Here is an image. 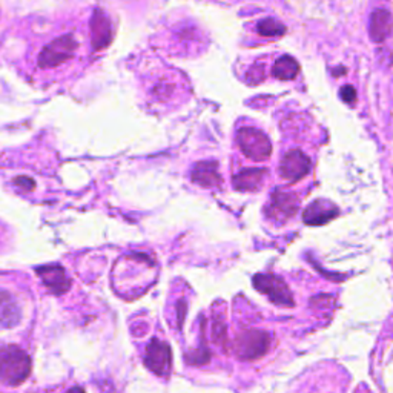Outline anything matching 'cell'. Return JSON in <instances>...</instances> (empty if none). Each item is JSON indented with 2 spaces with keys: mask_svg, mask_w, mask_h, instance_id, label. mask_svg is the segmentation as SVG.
I'll return each instance as SVG.
<instances>
[{
  "mask_svg": "<svg viewBox=\"0 0 393 393\" xmlns=\"http://www.w3.org/2000/svg\"><path fill=\"white\" fill-rule=\"evenodd\" d=\"M31 373V359L18 346L0 349V382L6 386H18Z\"/></svg>",
  "mask_w": 393,
  "mask_h": 393,
  "instance_id": "obj_1",
  "label": "cell"
},
{
  "mask_svg": "<svg viewBox=\"0 0 393 393\" xmlns=\"http://www.w3.org/2000/svg\"><path fill=\"white\" fill-rule=\"evenodd\" d=\"M237 145L250 160L264 162L272 154L271 140L266 134L257 128H241L237 132Z\"/></svg>",
  "mask_w": 393,
  "mask_h": 393,
  "instance_id": "obj_2",
  "label": "cell"
},
{
  "mask_svg": "<svg viewBox=\"0 0 393 393\" xmlns=\"http://www.w3.org/2000/svg\"><path fill=\"white\" fill-rule=\"evenodd\" d=\"M77 48L79 41L72 34L57 37L41 49L39 56V66L40 68H56V66L71 60Z\"/></svg>",
  "mask_w": 393,
  "mask_h": 393,
  "instance_id": "obj_3",
  "label": "cell"
},
{
  "mask_svg": "<svg viewBox=\"0 0 393 393\" xmlns=\"http://www.w3.org/2000/svg\"><path fill=\"white\" fill-rule=\"evenodd\" d=\"M271 335L262 330H247L238 335L236 344V354L241 359H257L264 356L271 349Z\"/></svg>",
  "mask_w": 393,
  "mask_h": 393,
  "instance_id": "obj_4",
  "label": "cell"
},
{
  "mask_svg": "<svg viewBox=\"0 0 393 393\" xmlns=\"http://www.w3.org/2000/svg\"><path fill=\"white\" fill-rule=\"evenodd\" d=\"M254 286L257 290H260L262 294L267 295V298H269L273 304L284 307H292L295 304L286 283L280 280L278 277H275V275H255Z\"/></svg>",
  "mask_w": 393,
  "mask_h": 393,
  "instance_id": "obj_5",
  "label": "cell"
},
{
  "mask_svg": "<svg viewBox=\"0 0 393 393\" xmlns=\"http://www.w3.org/2000/svg\"><path fill=\"white\" fill-rule=\"evenodd\" d=\"M145 364L158 376H168L172 367V354L168 342L153 338L146 349Z\"/></svg>",
  "mask_w": 393,
  "mask_h": 393,
  "instance_id": "obj_6",
  "label": "cell"
},
{
  "mask_svg": "<svg viewBox=\"0 0 393 393\" xmlns=\"http://www.w3.org/2000/svg\"><path fill=\"white\" fill-rule=\"evenodd\" d=\"M91 28V41H93V48L96 51H102V49L111 45L114 39V28L111 18L103 10L96 8L93 13V18L89 22Z\"/></svg>",
  "mask_w": 393,
  "mask_h": 393,
  "instance_id": "obj_7",
  "label": "cell"
},
{
  "mask_svg": "<svg viewBox=\"0 0 393 393\" xmlns=\"http://www.w3.org/2000/svg\"><path fill=\"white\" fill-rule=\"evenodd\" d=\"M311 168L312 163L309 160V157L301 153V150L295 149L283 157L280 165V175L284 180L294 183L306 177L311 172Z\"/></svg>",
  "mask_w": 393,
  "mask_h": 393,
  "instance_id": "obj_8",
  "label": "cell"
},
{
  "mask_svg": "<svg viewBox=\"0 0 393 393\" xmlns=\"http://www.w3.org/2000/svg\"><path fill=\"white\" fill-rule=\"evenodd\" d=\"M298 211V200L294 194L283 191H275L271 198V205L267 206V215L273 221L286 223Z\"/></svg>",
  "mask_w": 393,
  "mask_h": 393,
  "instance_id": "obj_9",
  "label": "cell"
},
{
  "mask_svg": "<svg viewBox=\"0 0 393 393\" xmlns=\"http://www.w3.org/2000/svg\"><path fill=\"white\" fill-rule=\"evenodd\" d=\"M340 209L337 205H333L329 200H315L312 205H309L306 211L303 212V220L306 224L318 226L326 224L338 217Z\"/></svg>",
  "mask_w": 393,
  "mask_h": 393,
  "instance_id": "obj_10",
  "label": "cell"
},
{
  "mask_svg": "<svg viewBox=\"0 0 393 393\" xmlns=\"http://www.w3.org/2000/svg\"><path fill=\"white\" fill-rule=\"evenodd\" d=\"M37 275L45 286L56 295H62L70 289V280L66 277L63 267L60 266H44L39 267Z\"/></svg>",
  "mask_w": 393,
  "mask_h": 393,
  "instance_id": "obj_11",
  "label": "cell"
},
{
  "mask_svg": "<svg viewBox=\"0 0 393 393\" xmlns=\"http://www.w3.org/2000/svg\"><path fill=\"white\" fill-rule=\"evenodd\" d=\"M369 34L376 44H382L392 34V14L389 10L378 8L371 15Z\"/></svg>",
  "mask_w": 393,
  "mask_h": 393,
  "instance_id": "obj_12",
  "label": "cell"
},
{
  "mask_svg": "<svg viewBox=\"0 0 393 393\" xmlns=\"http://www.w3.org/2000/svg\"><path fill=\"white\" fill-rule=\"evenodd\" d=\"M192 181L203 188H215L221 183V175L219 174V163L217 162H200L192 169Z\"/></svg>",
  "mask_w": 393,
  "mask_h": 393,
  "instance_id": "obj_13",
  "label": "cell"
},
{
  "mask_svg": "<svg viewBox=\"0 0 393 393\" xmlns=\"http://www.w3.org/2000/svg\"><path fill=\"white\" fill-rule=\"evenodd\" d=\"M266 169H245L238 172L236 177H233V186L237 191L241 192H254L263 188V183L266 179Z\"/></svg>",
  "mask_w": 393,
  "mask_h": 393,
  "instance_id": "obj_14",
  "label": "cell"
},
{
  "mask_svg": "<svg viewBox=\"0 0 393 393\" xmlns=\"http://www.w3.org/2000/svg\"><path fill=\"white\" fill-rule=\"evenodd\" d=\"M20 321V309L14 298L0 290V324L4 328H14Z\"/></svg>",
  "mask_w": 393,
  "mask_h": 393,
  "instance_id": "obj_15",
  "label": "cell"
},
{
  "mask_svg": "<svg viewBox=\"0 0 393 393\" xmlns=\"http://www.w3.org/2000/svg\"><path fill=\"white\" fill-rule=\"evenodd\" d=\"M299 72V65L294 57L290 56H283L280 57L277 62L273 63L272 68V75L278 80H294Z\"/></svg>",
  "mask_w": 393,
  "mask_h": 393,
  "instance_id": "obj_16",
  "label": "cell"
},
{
  "mask_svg": "<svg viewBox=\"0 0 393 393\" xmlns=\"http://www.w3.org/2000/svg\"><path fill=\"white\" fill-rule=\"evenodd\" d=\"M257 32L263 37H281L286 34V27L277 19L266 18L258 22Z\"/></svg>",
  "mask_w": 393,
  "mask_h": 393,
  "instance_id": "obj_17",
  "label": "cell"
},
{
  "mask_svg": "<svg viewBox=\"0 0 393 393\" xmlns=\"http://www.w3.org/2000/svg\"><path fill=\"white\" fill-rule=\"evenodd\" d=\"M246 79H247V82L250 83V85H255V83L263 82L264 80V68H263V65H254L252 68L247 71Z\"/></svg>",
  "mask_w": 393,
  "mask_h": 393,
  "instance_id": "obj_18",
  "label": "cell"
},
{
  "mask_svg": "<svg viewBox=\"0 0 393 393\" xmlns=\"http://www.w3.org/2000/svg\"><path fill=\"white\" fill-rule=\"evenodd\" d=\"M340 97L344 100L346 103L352 105L355 102V98H356V89L354 86H350V85L342 86L341 91H340Z\"/></svg>",
  "mask_w": 393,
  "mask_h": 393,
  "instance_id": "obj_19",
  "label": "cell"
},
{
  "mask_svg": "<svg viewBox=\"0 0 393 393\" xmlns=\"http://www.w3.org/2000/svg\"><path fill=\"white\" fill-rule=\"evenodd\" d=\"M14 183H18V185L20 188H25L27 191H31V189H34V181H32L31 179H27V177H19V179H15Z\"/></svg>",
  "mask_w": 393,
  "mask_h": 393,
  "instance_id": "obj_20",
  "label": "cell"
}]
</instances>
